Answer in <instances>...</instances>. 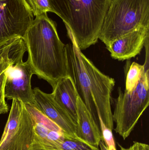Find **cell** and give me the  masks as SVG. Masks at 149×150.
I'll return each mask as SVG.
<instances>
[{"label": "cell", "mask_w": 149, "mask_h": 150, "mask_svg": "<svg viewBox=\"0 0 149 150\" xmlns=\"http://www.w3.org/2000/svg\"><path fill=\"white\" fill-rule=\"evenodd\" d=\"M99 120L102 136V141L104 142L107 150H117L112 130L106 127L99 117Z\"/></svg>", "instance_id": "obj_18"}, {"label": "cell", "mask_w": 149, "mask_h": 150, "mask_svg": "<svg viewBox=\"0 0 149 150\" xmlns=\"http://www.w3.org/2000/svg\"><path fill=\"white\" fill-rule=\"evenodd\" d=\"M24 105L33 121L31 150H61L64 138L63 130L34 105Z\"/></svg>", "instance_id": "obj_9"}, {"label": "cell", "mask_w": 149, "mask_h": 150, "mask_svg": "<svg viewBox=\"0 0 149 150\" xmlns=\"http://www.w3.org/2000/svg\"><path fill=\"white\" fill-rule=\"evenodd\" d=\"M34 16L52 12L50 0H26Z\"/></svg>", "instance_id": "obj_17"}, {"label": "cell", "mask_w": 149, "mask_h": 150, "mask_svg": "<svg viewBox=\"0 0 149 150\" xmlns=\"http://www.w3.org/2000/svg\"><path fill=\"white\" fill-rule=\"evenodd\" d=\"M33 91L34 106L59 127L65 135L71 138H78L76 135L77 124L67 112L53 98L51 93L44 92L38 87L34 88Z\"/></svg>", "instance_id": "obj_10"}, {"label": "cell", "mask_w": 149, "mask_h": 150, "mask_svg": "<svg viewBox=\"0 0 149 150\" xmlns=\"http://www.w3.org/2000/svg\"><path fill=\"white\" fill-rule=\"evenodd\" d=\"M77 137L88 144L99 149L100 143L102 141L100 128L79 96L77 98Z\"/></svg>", "instance_id": "obj_12"}, {"label": "cell", "mask_w": 149, "mask_h": 150, "mask_svg": "<svg viewBox=\"0 0 149 150\" xmlns=\"http://www.w3.org/2000/svg\"><path fill=\"white\" fill-rule=\"evenodd\" d=\"M8 109V106L5 101V98L0 100V115L7 113Z\"/></svg>", "instance_id": "obj_20"}, {"label": "cell", "mask_w": 149, "mask_h": 150, "mask_svg": "<svg viewBox=\"0 0 149 150\" xmlns=\"http://www.w3.org/2000/svg\"><path fill=\"white\" fill-rule=\"evenodd\" d=\"M149 68L146 67L137 86L131 93L120 87L115 99L113 120L115 131L124 140L129 137L149 105Z\"/></svg>", "instance_id": "obj_5"}, {"label": "cell", "mask_w": 149, "mask_h": 150, "mask_svg": "<svg viewBox=\"0 0 149 150\" xmlns=\"http://www.w3.org/2000/svg\"><path fill=\"white\" fill-rule=\"evenodd\" d=\"M61 150H100L79 138H71L65 135L61 147Z\"/></svg>", "instance_id": "obj_16"}, {"label": "cell", "mask_w": 149, "mask_h": 150, "mask_svg": "<svg viewBox=\"0 0 149 150\" xmlns=\"http://www.w3.org/2000/svg\"><path fill=\"white\" fill-rule=\"evenodd\" d=\"M33 123L24 104L12 100V105L0 140V150H31Z\"/></svg>", "instance_id": "obj_6"}, {"label": "cell", "mask_w": 149, "mask_h": 150, "mask_svg": "<svg viewBox=\"0 0 149 150\" xmlns=\"http://www.w3.org/2000/svg\"><path fill=\"white\" fill-rule=\"evenodd\" d=\"M149 37V27L141 26L115 40L106 47L112 58L123 61L140 54Z\"/></svg>", "instance_id": "obj_11"}, {"label": "cell", "mask_w": 149, "mask_h": 150, "mask_svg": "<svg viewBox=\"0 0 149 150\" xmlns=\"http://www.w3.org/2000/svg\"><path fill=\"white\" fill-rule=\"evenodd\" d=\"M141 26L149 27V0H111L99 39L107 47Z\"/></svg>", "instance_id": "obj_4"}, {"label": "cell", "mask_w": 149, "mask_h": 150, "mask_svg": "<svg viewBox=\"0 0 149 150\" xmlns=\"http://www.w3.org/2000/svg\"><path fill=\"white\" fill-rule=\"evenodd\" d=\"M120 150H149L148 144L140 142H135L128 148H124L118 144Z\"/></svg>", "instance_id": "obj_19"}, {"label": "cell", "mask_w": 149, "mask_h": 150, "mask_svg": "<svg viewBox=\"0 0 149 150\" xmlns=\"http://www.w3.org/2000/svg\"><path fill=\"white\" fill-rule=\"evenodd\" d=\"M27 61L34 74L47 81L52 89L70 75L66 45L59 38L56 23L47 14L36 17L22 38Z\"/></svg>", "instance_id": "obj_1"}, {"label": "cell", "mask_w": 149, "mask_h": 150, "mask_svg": "<svg viewBox=\"0 0 149 150\" xmlns=\"http://www.w3.org/2000/svg\"><path fill=\"white\" fill-rule=\"evenodd\" d=\"M111 0H50L52 12L63 20L80 50L95 45Z\"/></svg>", "instance_id": "obj_3"}, {"label": "cell", "mask_w": 149, "mask_h": 150, "mask_svg": "<svg viewBox=\"0 0 149 150\" xmlns=\"http://www.w3.org/2000/svg\"><path fill=\"white\" fill-rule=\"evenodd\" d=\"M146 59L143 65L136 62L131 64L127 72L126 76L125 91L128 93H131L135 89L141 80L146 67L149 66V40L145 44Z\"/></svg>", "instance_id": "obj_15"}, {"label": "cell", "mask_w": 149, "mask_h": 150, "mask_svg": "<svg viewBox=\"0 0 149 150\" xmlns=\"http://www.w3.org/2000/svg\"><path fill=\"white\" fill-rule=\"evenodd\" d=\"M4 74L5 98L18 100L24 104L34 105V93L31 82L34 74L28 62L21 61L10 66Z\"/></svg>", "instance_id": "obj_8"}, {"label": "cell", "mask_w": 149, "mask_h": 150, "mask_svg": "<svg viewBox=\"0 0 149 150\" xmlns=\"http://www.w3.org/2000/svg\"><path fill=\"white\" fill-rule=\"evenodd\" d=\"M99 146H100L101 150H107L104 144L102 142V141L100 143Z\"/></svg>", "instance_id": "obj_21"}, {"label": "cell", "mask_w": 149, "mask_h": 150, "mask_svg": "<svg viewBox=\"0 0 149 150\" xmlns=\"http://www.w3.org/2000/svg\"><path fill=\"white\" fill-rule=\"evenodd\" d=\"M51 94L55 100L77 124V98L79 94L72 77L69 76L60 79L52 89Z\"/></svg>", "instance_id": "obj_13"}, {"label": "cell", "mask_w": 149, "mask_h": 150, "mask_svg": "<svg viewBox=\"0 0 149 150\" xmlns=\"http://www.w3.org/2000/svg\"><path fill=\"white\" fill-rule=\"evenodd\" d=\"M26 47L21 38H16L0 47V75L11 65L22 61Z\"/></svg>", "instance_id": "obj_14"}, {"label": "cell", "mask_w": 149, "mask_h": 150, "mask_svg": "<svg viewBox=\"0 0 149 150\" xmlns=\"http://www.w3.org/2000/svg\"><path fill=\"white\" fill-rule=\"evenodd\" d=\"M34 19L26 0H0V47L23 37Z\"/></svg>", "instance_id": "obj_7"}, {"label": "cell", "mask_w": 149, "mask_h": 150, "mask_svg": "<svg viewBox=\"0 0 149 150\" xmlns=\"http://www.w3.org/2000/svg\"><path fill=\"white\" fill-rule=\"evenodd\" d=\"M67 35L71 41V44L66 45L70 75L79 96L97 123L99 117L106 127L113 131L111 95L115 80L98 69L80 50L72 35Z\"/></svg>", "instance_id": "obj_2"}]
</instances>
